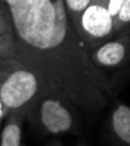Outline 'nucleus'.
<instances>
[{
	"instance_id": "obj_1",
	"label": "nucleus",
	"mask_w": 130,
	"mask_h": 146,
	"mask_svg": "<svg viewBox=\"0 0 130 146\" xmlns=\"http://www.w3.org/2000/svg\"><path fill=\"white\" fill-rule=\"evenodd\" d=\"M0 6L13 27L16 59L34 70L47 89L88 114L113 100L115 81L92 63L63 0H0Z\"/></svg>"
},
{
	"instance_id": "obj_2",
	"label": "nucleus",
	"mask_w": 130,
	"mask_h": 146,
	"mask_svg": "<svg viewBox=\"0 0 130 146\" xmlns=\"http://www.w3.org/2000/svg\"><path fill=\"white\" fill-rule=\"evenodd\" d=\"M78 109L66 96L44 89L35 101L27 119L48 136L77 133L79 131Z\"/></svg>"
},
{
	"instance_id": "obj_3",
	"label": "nucleus",
	"mask_w": 130,
	"mask_h": 146,
	"mask_svg": "<svg viewBox=\"0 0 130 146\" xmlns=\"http://www.w3.org/2000/svg\"><path fill=\"white\" fill-rule=\"evenodd\" d=\"M45 88L37 73L15 59L8 71L0 78V100L6 116L13 111H26L27 116L35 101Z\"/></svg>"
},
{
	"instance_id": "obj_4",
	"label": "nucleus",
	"mask_w": 130,
	"mask_h": 146,
	"mask_svg": "<svg viewBox=\"0 0 130 146\" xmlns=\"http://www.w3.org/2000/svg\"><path fill=\"white\" fill-rule=\"evenodd\" d=\"M108 5L109 0H91L74 28L88 53L115 36Z\"/></svg>"
},
{
	"instance_id": "obj_5",
	"label": "nucleus",
	"mask_w": 130,
	"mask_h": 146,
	"mask_svg": "<svg viewBox=\"0 0 130 146\" xmlns=\"http://www.w3.org/2000/svg\"><path fill=\"white\" fill-rule=\"evenodd\" d=\"M92 63L99 68H119L130 62V34L114 36L89 51Z\"/></svg>"
},
{
	"instance_id": "obj_6",
	"label": "nucleus",
	"mask_w": 130,
	"mask_h": 146,
	"mask_svg": "<svg viewBox=\"0 0 130 146\" xmlns=\"http://www.w3.org/2000/svg\"><path fill=\"white\" fill-rule=\"evenodd\" d=\"M107 130L115 146H130V107L121 101H115L111 107Z\"/></svg>"
},
{
	"instance_id": "obj_7",
	"label": "nucleus",
	"mask_w": 130,
	"mask_h": 146,
	"mask_svg": "<svg viewBox=\"0 0 130 146\" xmlns=\"http://www.w3.org/2000/svg\"><path fill=\"white\" fill-rule=\"evenodd\" d=\"M26 119V111H13L6 116L0 146H22V126Z\"/></svg>"
},
{
	"instance_id": "obj_8",
	"label": "nucleus",
	"mask_w": 130,
	"mask_h": 146,
	"mask_svg": "<svg viewBox=\"0 0 130 146\" xmlns=\"http://www.w3.org/2000/svg\"><path fill=\"white\" fill-rule=\"evenodd\" d=\"M114 34L115 36L130 34V0H124L114 16Z\"/></svg>"
},
{
	"instance_id": "obj_9",
	"label": "nucleus",
	"mask_w": 130,
	"mask_h": 146,
	"mask_svg": "<svg viewBox=\"0 0 130 146\" xmlns=\"http://www.w3.org/2000/svg\"><path fill=\"white\" fill-rule=\"evenodd\" d=\"M63 3H64L69 19L71 20L73 27L76 28L80 19V15L86 9L88 4L91 3V0H63Z\"/></svg>"
},
{
	"instance_id": "obj_10",
	"label": "nucleus",
	"mask_w": 130,
	"mask_h": 146,
	"mask_svg": "<svg viewBox=\"0 0 130 146\" xmlns=\"http://www.w3.org/2000/svg\"><path fill=\"white\" fill-rule=\"evenodd\" d=\"M16 48L13 37L0 35V57L1 58H15L16 59Z\"/></svg>"
},
{
	"instance_id": "obj_11",
	"label": "nucleus",
	"mask_w": 130,
	"mask_h": 146,
	"mask_svg": "<svg viewBox=\"0 0 130 146\" xmlns=\"http://www.w3.org/2000/svg\"><path fill=\"white\" fill-rule=\"evenodd\" d=\"M0 35L1 36H7V37H13V27L9 20V16L7 12L0 6Z\"/></svg>"
},
{
	"instance_id": "obj_12",
	"label": "nucleus",
	"mask_w": 130,
	"mask_h": 146,
	"mask_svg": "<svg viewBox=\"0 0 130 146\" xmlns=\"http://www.w3.org/2000/svg\"><path fill=\"white\" fill-rule=\"evenodd\" d=\"M15 58H1L0 57V78L8 71V68L13 65Z\"/></svg>"
},
{
	"instance_id": "obj_13",
	"label": "nucleus",
	"mask_w": 130,
	"mask_h": 146,
	"mask_svg": "<svg viewBox=\"0 0 130 146\" xmlns=\"http://www.w3.org/2000/svg\"><path fill=\"white\" fill-rule=\"evenodd\" d=\"M124 0H109V5H108V9H109V13L111 15L114 20V16L116 15V13L119 12L121 5L123 4Z\"/></svg>"
},
{
	"instance_id": "obj_14",
	"label": "nucleus",
	"mask_w": 130,
	"mask_h": 146,
	"mask_svg": "<svg viewBox=\"0 0 130 146\" xmlns=\"http://www.w3.org/2000/svg\"><path fill=\"white\" fill-rule=\"evenodd\" d=\"M6 118V114H5V109H4V106H3V102L0 100V124L1 122Z\"/></svg>"
},
{
	"instance_id": "obj_15",
	"label": "nucleus",
	"mask_w": 130,
	"mask_h": 146,
	"mask_svg": "<svg viewBox=\"0 0 130 146\" xmlns=\"http://www.w3.org/2000/svg\"><path fill=\"white\" fill-rule=\"evenodd\" d=\"M49 146H63V145H62L59 141H52ZM80 146H84V145H80Z\"/></svg>"
}]
</instances>
